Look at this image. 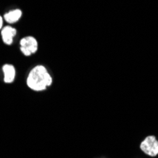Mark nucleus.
<instances>
[{"instance_id": "obj_1", "label": "nucleus", "mask_w": 158, "mask_h": 158, "mask_svg": "<svg viewBox=\"0 0 158 158\" xmlns=\"http://www.w3.org/2000/svg\"><path fill=\"white\" fill-rule=\"evenodd\" d=\"M52 77L48 71L47 67L43 64L35 65L27 77V85L32 91H45L52 84Z\"/></svg>"}, {"instance_id": "obj_2", "label": "nucleus", "mask_w": 158, "mask_h": 158, "mask_svg": "<svg viewBox=\"0 0 158 158\" xmlns=\"http://www.w3.org/2000/svg\"><path fill=\"white\" fill-rule=\"evenodd\" d=\"M140 150L146 155L155 157L158 155V139L154 135H149L140 143Z\"/></svg>"}, {"instance_id": "obj_3", "label": "nucleus", "mask_w": 158, "mask_h": 158, "mask_svg": "<svg viewBox=\"0 0 158 158\" xmlns=\"http://www.w3.org/2000/svg\"><path fill=\"white\" fill-rule=\"evenodd\" d=\"M20 50L21 52L28 57L36 53L38 50V42L33 36H26L20 41Z\"/></svg>"}, {"instance_id": "obj_4", "label": "nucleus", "mask_w": 158, "mask_h": 158, "mask_svg": "<svg viewBox=\"0 0 158 158\" xmlns=\"http://www.w3.org/2000/svg\"><path fill=\"white\" fill-rule=\"evenodd\" d=\"M17 33L16 28H14L11 26H6L3 27V28L1 30V37L2 40L4 42V44L7 46H10L13 42V38L15 37Z\"/></svg>"}, {"instance_id": "obj_5", "label": "nucleus", "mask_w": 158, "mask_h": 158, "mask_svg": "<svg viewBox=\"0 0 158 158\" xmlns=\"http://www.w3.org/2000/svg\"><path fill=\"white\" fill-rule=\"evenodd\" d=\"M2 71H3V80L5 83H11L15 80V76H16V71H15V67H14L12 64H6L2 66Z\"/></svg>"}, {"instance_id": "obj_6", "label": "nucleus", "mask_w": 158, "mask_h": 158, "mask_svg": "<svg viewBox=\"0 0 158 158\" xmlns=\"http://www.w3.org/2000/svg\"><path fill=\"white\" fill-rule=\"evenodd\" d=\"M22 17V10L19 9H15V10H11L10 11H8L7 13L4 14L3 19L4 21H6L9 24H14L19 21V19Z\"/></svg>"}, {"instance_id": "obj_7", "label": "nucleus", "mask_w": 158, "mask_h": 158, "mask_svg": "<svg viewBox=\"0 0 158 158\" xmlns=\"http://www.w3.org/2000/svg\"><path fill=\"white\" fill-rule=\"evenodd\" d=\"M3 21H4L3 17L0 15V31H1L2 28H3Z\"/></svg>"}]
</instances>
